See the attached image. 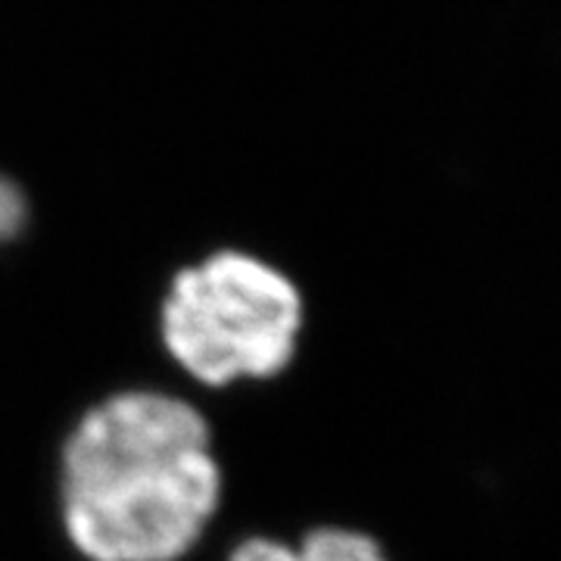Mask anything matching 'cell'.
I'll list each match as a JSON object with an SVG mask.
<instances>
[{
  "label": "cell",
  "mask_w": 561,
  "mask_h": 561,
  "mask_svg": "<svg viewBox=\"0 0 561 561\" xmlns=\"http://www.w3.org/2000/svg\"><path fill=\"white\" fill-rule=\"evenodd\" d=\"M225 561H302L297 542L278 540V537H247L241 540Z\"/></svg>",
  "instance_id": "5"
},
{
  "label": "cell",
  "mask_w": 561,
  "mask_h": 561,
  "mask_svg": "<svg viewBox=\"0 0 561 561\" xmlns=\"http://www.w3.org/2000/svg\"><path fill=\"white\" fill-rule=\"evenodd\" d=\"M221 496L213 424L179 393L116 390L91 402L62 437V537L84 561L187 559Z\"/></svg>",
  "instance_id": "1"
},
{
  "label": "cell",
  "mask_w": 561,
  "mask_h": 561,
  "mask_svg": "<svg viewBox=\"0 0 561 561\" xmlns=\"http://www.w3.org/2000/svg\"><path fill=\"white\" fill-rule=\"evenodd\" d=\"M28 225V197L10 175H0V247L13 243Z\"/></svg>",
  "instance_id": "4"
},
{
  "label": "cell",
  "mask_w": 561,
  "mask_h": 561,
  "mask_svg": "<svg viewBox=\"0 0 561 561\" xmlns=\"http://www.w3.org/2000/svg\"><path fill=\"white\" fill-rule=\"evenodd\" d=\"M306 300L284 268L247 250H216L179 268L160 302V341L209 390L280 378L300 353Z\"/></svg>",
  "instance_id": "2"
},
{
  "label": "cell",
  "mask_w": 561,
  "mask_h": 561,
  "mask_svg": "<svg viewBox=\"0 0 561 561\" xmlns=\"http://www.w3.org/2000/svg\"><path fill=\"white\" fill-rule=\"evenodd\" d=\"M297 549L302 561H390L387 549L371 534L343 524L312 527Z\"/></svg>",
  "instance_id": "3"
}]
</instances>
